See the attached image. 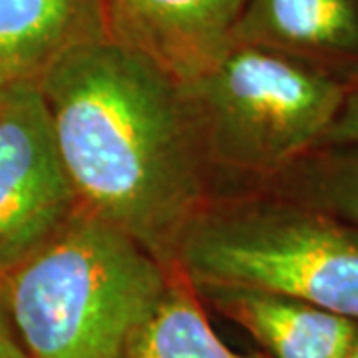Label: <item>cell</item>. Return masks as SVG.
<instances>
[{
    "mask_svg": "<svg viewBox=\"0 0 358 358\" xmlns=\"http://www.w3.org/2000/svg\"><path fill=\"white\" fill-rule=\"evenodd\" d=\"M0 358H30L20 336L16 333L10 310L6 305L2 279H0Z\"/></svg>",
    "mask_w": 358,
    "mask_h": 358,
    "instance_id": "4fadbf2b",
    "label": "cell"
},
{
    "mask_svg": "<svg viewBox=\"0 0 358 358\" xmlns=\"http://www.w3.org/2000/svg\"><path fill=\"white\" fill-rule=\"evenodd\" d=\"M100 36V0H0V86L38 82L64 52Z\"/></svg>",
    "mask_w": 358,
    "mask_h": 358,
    "instance_id": "ba28073f",
    "label": "cell"
},
{
    "mask_svg": "<svg viewBox=\"0 0 358 358\" xmlns=\"http://www.w3.org/2000/svg\"><path fill=\"white\" fill-rule=\"evenodd\" d=\"M171 265L195 289L282 294L358 322V227L282 195L207 201Z\"/></svg>",
    "mask_w": 358,
    "mask_h": 358,
    "instance_id": "3957f363",
    "label": "cell"
},
{
    "mask_svg": "<svg viewBox=\"0 0 358 358\" xmlns=\"http://www.w3.org/2000/svg\"><path fill=\"white\" fill-rule=\"evenodd\" d=\"M322 145L358 150V84H348L345 102L327 131Z\"/></svg>",
    "mask_w": 358,
    "mask_h": 358,
    "instance_id": "7c38bea8",
    "label": "cell"
},
{
    "mask_svg": "<svg viewBox=\"0 0 358 358\" xmlns=\"http://www.w3.org/2000/svg\"><path fill=\"white\" fill-rule=\"evenodd\" d=\"M279 195L358 227V150H315L282 171Z\"/></svg>",
    "mask_w": 358,
    "mask_h": 358,
    "instance_id": "8fae6325",
    "label": "cell"
},
{
    "mask_svg": "<svg viewBox=\"0 0 358 358\" xmlns=\"http://www.w3.org/2000/svg\"><path fill=\"white\" fill-rule=\"evenodd\" d=\"M231 40L299 58L358 50L355 0H247Z\"/></svg>",
    "mask_w": 358,
    "mask_h": 358,
    "instance_id": "9c48e42d",
    "label": "cell"
},
{
    "mask_svg": "<svg viewBox=\"0 0 358 358\" xmlns=\"http://www.w3.org/2000/svg\"><path fill=\"white\" fill-rule=\"evenodd\" d=\"M215 307L255 338L268 358H345L358 322L282 294L207 287Z\"/></svg>",
    "mask_w": 358,
    "mask_h": 358,
    "instance_id": "52a82bcc",
    "label": "cell"
},
{
    "mask_svg": "<svg viewBox=\"0 0 358 358\" xmlns=\"http://www.w3.org/2000/svg\"><path fill=\"white\" fill-rule=\"evenodd\" d=\"M78 211L36 82L0 96V277L44 245Z\"/></svg>",
    "mask_w": 358,
    "mask_h": 358,
    "instance_id": "5b68a950",
    "label": "cell"
},
{
    "mask_svg": "<svg viewBox=\"0 0 358 358\" xmlns=\"http://www.w3.org/2000/svg\"><path fill=\"white\" fill-rule=\"evenodd\" d=\"M169 273L124 231L78 209L0 279L30 358H128Z\"/></svg>",
    "mask_w": 358,
    "mask_h": 358,
    "instance_id": "7a4b0ae2",
    "label": "cell"
},
{
    "mask_svg": "<svg viewBox=\"0 0 358 358\" xmlns=\"http://www.w3.org/2000/svg\"><path fill=\"white\" fill-rule=\"evenodd\" d=\"M251 358H263V357H251Z\"/></svg>",
    "mask_w": 358,
    "mask_h": 358,
    "instance_id": "2e32d148",
    "label": "cell"
},
{
    "mask_svg": "<svg viewBox=\"0 0 358 358\" xmlns=\"http://www.w3.org/2000/svg\"><path fill=\"white\" fill-rule=\"evenodd\" d=\"M181 88L209 167L277 178L322 145L348 84L305 58L231 40Z\"/></svg>",
    "mask_w": 358,
    "mask_h": 358,
    "instance_id": "277c9868",
    "label": "cell"
},
{
    "mask_svg": "<svg viewBox=\"0 0 358 358\" xmlns=\"http://www.w3.org/2000/svg\"><path fill=\"white\" fill-rule=\"evenodd\" d=\"M345 358H358V338L355 341V343H352V346L346 350Z\"/></svg>",
    "mask_w": 358,
    "mask_h": 358,
    "instance_id": "5bb4252c",
    "label": "cell"
},
{
    "mask_svg": "<svg viewBox=\"0 0 358 358\" xmlns=\"http://www.w3.org/2000/svg\"><path fill=\"white\" fill-rule=\"evenodd\" d=\"M128 358H243L211 329L197 289L171 265L166 291L143 322Z\"/></svg>",
    "mask_w": 358,
    "mask_h": 358,
    "instance_id": "30bf717a",
    "label": "cell"
},
{
    "mask_svg": "<svg viewBox=\"0 0 358 358\" xmlns=\"http://www.w3.org/2000/svg\"><path fill=\"white\" fill-rule=\"evenodd\" d=\"M247 0H100L106 36L192 80L231 42Z\"/></svg>",
    "mask_w": 358,
    "mask_h": 358,
    "instance_id": "8992f818",
    "label": "cell"
},
{
    "mask_svg": "<svg viewBox=\"0 0 358 358\" xmlns=\"http://www.w3.org/2000/svg\"><path fill=\"white\" fill-rule=\"evenodd\" d=\"M0 96H2V86H0Z\"/></svg>",
    "mask_w": 358,
    "mask_h": 358,
    "instance_id": "9a60e30c",
    "label": "cell"
},
{
    "mask_svg": "<svg viewBox=\"0 0 358 358\" xmlns=\"http://www.w3.org/2000/svg\"><path fill=\"white\" fill-rule=\"evenodd\" d=\"M36 84L78 209L171 265L211 169L181 84L110 36L64 52Z\"/></svg>",
    "mask_w": 358,
    "mask_h": 358,
    "instance_id": "6da1fadb",
    "label": "cell"
}]
</instances>
